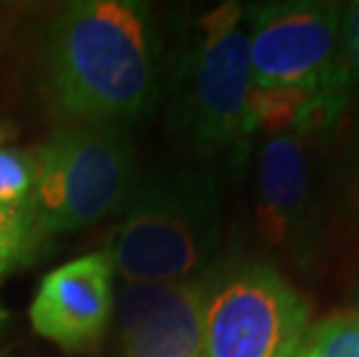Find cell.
<instances>
[{
  "instance_id": "obj_5",
  "label": "cell",
  "mask_w": 359,
  "mask_h": 357,
  "mask_svg": "<svg viewBox=\"0 0 359 357\" xmlns=\"http://www.w3.org/2000/svg\"><path fill=\"white\" fill-rule=\"evenodd\" d=\"M311 328V304L264 260L209 271L204 357H297Z\"/></svg>"
},
{
  "instance_id": "obj_19",
  "label": "cell",
  "mask_w": 359,
  "mask_h": 357,
  "mask_svg": "<svg viewBox=\"0 0 359 357\" xmlns=\"http://www.w3.org/2000/svg\"><path fill=\"white\" fill-rule=\"evenodd\" d=\"M0 357H10V355H7V353H0Z\"/></svg>"
},
{
  "instance_id": "obj_18",
  "label": "cell",
  "mask_w": 359,
  "mask_h": 357,
  "mask_svg": "<svg viewBox=\"0 0 359 357\" xmlns=\"http://www.w3.org/2000/svg\"><path fill=\"white\" fill-rule=\"evenodd\" d=\"M355 309L359 311V295H357V304H355Z\"/></svg>"
},
{
  "instance_id": "obj_2",
  "label": "cell",
  "mask_w": 359,
  "mask_h": 357,
  "mask_svg": "<svg viewBox=\"0 0 359 357\" xmlns=\"http://www.w3.org/2000/svg\"><path fill=\"white\" fill-rule=\"evenodd\" d=\"M223 232L216 170L193 163L137 174L107 255L126 283H172L197 276Z\"/></svg>"
},
{
  "instance_id": "obj_1",
  "label": "cell",
  "mask_w": 359,
  "mask_h": 357,
  "mask_svg": "<svg viewBox=\"0 0 359 357\" xmlns=\"http://www.w3.org/2000/svg\"><path fill=\"white\" fill-rule=\"evenodd\" d=\"M163 33L140 0H79L47 28L42 83L74 126L137 123L163 100Z\"/></svg>"
},
{
  "instance_id": "obj_11",
  "label": "cell",
  "mask_w": 359,
  "mask_h": 357,
  "mask_svg": "<svg viewBox=\"0 0 359 357\" xmlns=\"http://www.w3.org/2000/svg\"><path fill=\"white\" fill-rule=\"evenodd\" d=\"M297 357H359V311H334L311 323Z\"/></svg>"
},
{
  "instance_id": "obj_7",
  "label": "cell",
  "mask_w": 359,
  "mask_h": 357,
  "mask_svg": "<svg viewBox=\"0 0 359 357\" xmlns=\"http://www.w3.org/2000/svg\"><path fill=\"white\" fill-rule=\"evenodd\" d=\"M318 135H269L255 161V227L259 239L311 269L323 253V200L313 140Z\"/></svg>"
},
{
  "instance_id": "obj_3",
  "label": "cell",
  "mask_w": 359,
  "mask_h": 357,
  "mask_svg": "<svg viewBox=\"0 0 359 357\" xmlns=\"http://www.w3.org/2000/svg\"><path fill=\"white\" fill-rule=\"evenodd\" d=\"M253 77L243 3L202 12L183 30L163 79L167 130L202 161L250 135Z\"/></svg>"
},
{
  "instance_id": "obj_15",
  "label": "cell",
  "mask_w": 359,
  "mask_h": 357,
  "mask_svg": "<svg viewBox=\"0 0 359 357\" xmlns=\"http://www.w3.org/2000/svg\"><path fill=\"white\" fill-rule=\"evenodd\" d=\"M10 264H12L10 260H5V257H0V271H5L7 267H10Z\"/></svg>"
},
{
  "instance_id": "obj_13",
  "label": "cell",
  "mask_w": 359,
  "mask_h": 357,
  "mask_svg": "<svg viewBox=\"0 0 359 357\" xmlns=\"http://www.w3.org/2000/svg\"><path fill=\"white\" fill-rule=\"evenodd\" d=\"M336 202L348 223L359 230V119L350 130L336 165Z\"/></svg>"
},
{
  "instance_id": "obj_17",
  "label": "cell",
  "mask_w": 359,
  "mask_h": 357,
  "mask_svg": "<svg viewBox=\"0 0 359 357\" xmlns=\"http://www.w3.org/2000/svg\"><path fill=\"white\" fill-rule=\"evenodd\" d=\"M5 318H7V311H5L3 307H0V323H3V321H5Z\"/></svg>"
},
{
  "instance_id": "obj_10",
  "label": "cell",
  "mask_w": 359,
  "mask_h": 357,
  "mask_svg": "<svg viewBox=\"0 0 359 357\" xmlns=\"http://www.w3.org/2000/svg\"><path fill=\"white\" fill-rule=\"evenodd\" d=\"M359 102V0L343 3L339 47L330 77L316 93L320 130L330 133Z\"/></svg>"
},
{
  "instance_id": "obj_9",
  "label": "cell",
  "mask_w": 359,
  "mask_h": 357,
  "mask_svg": "<svg viewBox=\"0 0 359 357\" xmlns=\"http://www.w3.org/2000/svg\"><path fill=\"white\" fill-rule=\"evenodd\" d=\"M114 264L107 250L49 271L30 302V328L67 353L97 346L114 318Z\"/></svg>"
},
{
  "instance_id": "obj_6",
  "label": "cell",
  "mask_w": 359,
  "mask_h": 357,
  "mask_svg": "<svg viewBox=\"0 0 359 357\" xmlns=\"http://www.w3.org/2000/svg\"><path fill=\"white\" fill-rule=\"evenodd\" d=\"M253 88L318 93L330 77L343 3L271 0L243 5Z\"/></svg>"
},
{
  "instance_id": "obj_14",
  "label": "cell",
  "mask_w": 359,
  "mask_h": 357,
  "mask_svg": "<svg viewBox=\"0 0 359 357\" xmlns=\"http://www.w3.org/2000/svg\"><path fill=\"white\" fill-rule=\"evenodd\" d=\"M33 232L30 218L21 211L0 207V257L14 262Z\"/></svg>"
},
{
  "instance_id": "obj_4",
  "label": "cell",
  "mask_w": 359,
  "mask_h": 357,
  "mask_svg": "<svg viewBox=\"0 0 359 357\" xmlns=\"http://www.w3.org/2000/svg\"><path fill=\"white\" fill-rule=\"evenodd\" d=\"M30 227L74 232L121 211L137 179L135 147L123 128L70 126L35 151Z\"/></svg>"
},
{
  "instance_id": "obj_8",
  "label": "cell",
  "mask_w": 359,
  "mask_h": 357,
  "mask_svg": "<svg viewBox=\"0 0 359 357\" xmlns=\"http://www.w3.org/2000/svg\"><path fill=\"white\" fill-rule=\"evenodd\" d=\"M209 274L172 283H126L114 299L118 357H204Z\"/></svg>"
},
{
  "instance_id": "obj_12",
  "label": "cell",
  "mask_w": 359,
  "mask_h": 357,
  "mask_svg": "<svg viewBox=\"0 0 359 357\" xmlns=\"http://www.w3.org/2000/svg\"><path fill=\"white\" fill-rule=\"evenodd\" d=\"M35 177V151L0 147V207L28 216Z\"/></svg>"
},
{
  "instance_id": "obj_16",
  "label": "cell",
  "mask_w": 359,
  "mask_h": 357,
  "mask_svg": "<svg viewBox=\"0 0 359 357\" xmlns=\"http://www.w3.org/2000/svg\"><path fill=\"white\" fill-rule=\"evenodd\" d=\"M7 135H10V133H7L3 126H0V144H3V142L7 140Z\"/></svg>"
}]
</instances>
